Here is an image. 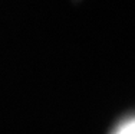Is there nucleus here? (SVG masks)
<instances>
[{
	"mask_svg": "<svg viewBox=\"0 0 135 134\" xmlns=\"http://www.w3.org/2000/svg\"><path fill=\"white\" fill-rule=\"evenodd\" d=\"M112 134H135V118L122 121Z\"/></svg>",
	"mask_w": 135,
	"mask_h": 134,
	"instance_id": "f257e3e1",
	"label": "nucleus"
}]
</instances>
